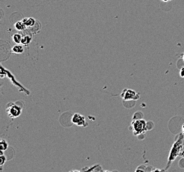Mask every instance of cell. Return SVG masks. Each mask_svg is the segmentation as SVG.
I'll list each match as a JSON object with an SVG mask.
<instances>
[{
    "instance_id": "5b68a950",
    "label": "cell",
    "mask_w": 184,
    "mask_h": 172,
    "mask_svg": "<svg viewBox=\"0 0 184 172\" xmlns=\"http://www.w3.org/2000/svg\"><path fill=\"white\" fill-rule=\"evenodd\" d=\"M22 21L27 28L33 27L35 25V24H36V23H37L36 20H35L34 18H33V17H28V18H24Z\"/></svg>"
},
{
    "instance_id": "30bf717a",
    "label": "cell",
    "mask_w": 184,
    "mask_h": 172,
    "mask_svg": "<svg viewBox=\"0 0 184 172\" xmlns=\"http://www.w3.org/2000/svg\"><path fill=\"white\" fill-rule=\"evenodd\" d=\"M8 148V144L4 140H2L1 141V150L2 152H4Z\"/></svg>"
},
{
    "instance_id": "ba28073f",
    "label": "cell",
    "mask_w": 184,
    "mask_h": 172,
    "mask_svg": "<svg viewBox=\"0 0 184 172\" xmlns=\"http://www.w3.org/2000/svg\"><path fill=\"white\" fill-rule=\"evenodd\" d=\"M12 51L15 54H21L23 52L24 49L23 47L21 46V45H15L12 48Z\"/></svg>"
},
{
    "instance_id": "52a82bcc",
    "label": "cell",
    "mask_w": 184,
    "mask_h": 172,
    "mask_svg": "<svg viewBox=\"0 0 184 172\" xmlns=\"http://www.w3.org/2000/svg\"><path fill=\"white\" fill-rule=\"evenodd\" d=\"M32 41V37L29 35H24L22 37V39H21V44L23 45H28L31 43Z\"/></svg>"
},
{
    "instance_id": "8992f818",
    "label": "cell",
    "mask_w": 184,
    "mask_h": 172,
    "mask_svg": "<svg viewBox=\"0 0 184 172\" xmlns=\"http://www.w3.org/2000/svg\"><path fill=\"white\" fill-rule=\"evenodd\" d=\"M14 26H15V28L17 30L19 31H22L26 29L27 27L25 26V24H24V23L23 22V21H17L14 24Z\"/></svg>"
},
{
    "instance_id": "8fae6325",
    "label": "cell",
    "mask_w": 184,
    "mask_h": 172,
    "mask_svg": "<svg viewBox=\"0 0 184 172\" xmlns=\"http://www.w3.org/2000/svg\"><path fill=\"white\" fill-rule=\"evenodd\" d=\"M5 160H6V158H5V157L4 156H3V155H2V156H1V166H3V164L5 163Z\"/></svg>"
},
{
    "instance_id": "9a60e30c",
    "label": "cell",
    "mask_w": 184,
    "mask_h": 172,
    "mask_svg": "<svg viewBox=\"0 0 184 172\" xmlns=\"http://www.w3.org/2000/svg\"><path fill=\"white\" fill-rule=\"evenodd\" d=\"M182 129H183V132L184 133V124H183V126H182Z\"/></svg>"
},
{
    "instance_id": "5bb4252c",
    "label": "cell",
    "mask_w": 184,
    "mask_h": 172,
    "mask_svg": "<svg viewBox=\"0 0 184 172\" xmlns=\"http://www.w3.org/2000/svg\"><path fill=\"white\" fill-rule=\"evenodd\" d=\"M162 1H163L164 2H170L171 0H162Z\"/></svg>"
},
{
    "instance_id": "3957f363",
    "label": "cell",
    "mask_w": 184,
    "mask_h": 172,
    "mask_svg": "<svg viewBox=\"0 0 184 172\" xmlns=\"http://www.w3.org/2000/svg\"><path fill=\"white\" fill-rule=\"evenodd\" d=\"M72 122L74 124L76 125L77 126H83V127H84V126H86V125H87L85 117H84V116L81 115L78 113H76L72 116Z\"/></svg>"
},
{
    "instance_id": "6da1fadb",
    "label": "cell",
    "mask_w": 184,
    "mask_h": 172,
    "mask_svg": "<svg viewBox=\"0 0 184 172\" xmlns=\"http://www.w3.org/2000/svg\"><path fill=\"white\" fill-rule=\"evenodd\" d=\"M132 127L134 135H142L146 131L147 123L143 119H135L132 122Z\"/></svg>"
},
{
    "instance_id": "7a4b0ae2",
    "label": "cell",
    "mask_w": 184,
    "mask_h": 172,
    "mask_svg": "<svg viewBox=\"0 0 184 172\" xmlns=\"http://www.w3.org/2000/svg\"><path fill=\"white\" fill-rule=\"evenodd\" d=\"M7 113L11 118L19 117L21 113V109L14 103H9L7 106Z\"/></svg>"
},
{
    "instance_id": "2e32d148",
    "label": "cell",
    "mask_w": 184,
    "mask_h": 172,
    "mask_svg": "<svg viewBox=\"0 0 184 172\" xmlns=\"http://www.w3.org/2000/svg\"><path fill=\"white\" fill-rule=\"evenodd\" d=\"M182 57H183V59L184 60V54H183V56H182Z\"/></svg>"
},
{
    "instance_id": "7c38bea8",
    "label": "cell",
    "mask_w": 184,
    "mask_h": 172,
    "mask_svg": "<svg viewBox=\"0 0 184 172\" xmlns=\"http://www.w3.org/2000/svg\"><path fill=\"white\" fill-rule=\"evenodd\" d=\"M179 166H180V167L184 168V159H182L181 160L179 161Z\"/></svg>"
},
{
    "instance_id": "277c9868",
    "label": "cell",
    "mask_w": 184,
    "mask_h": 172,
    "mask_svg": "<svg viewBox=\"0 0 184 172\" xmlns=\"http://www.w3.org/2000/svg\"><path fill=\"white\" fill-rule=\"evenodd\" d=\"M121 97H123V99L126 101L139 99V96H138L136 92L130 89H125L121 95Z\"/></svg>"
},
{
    "instance_id": "4fadbf2b",
    "label": "cell",
    "mask_w": 184,
    "mask_h": 172,
    "mask_svg": "<svg viewBox=\"0 0 184 172\" xmlns=\"http://www.w3.org/2000/svg\"><path fill=\"white\" fill-rule=\"evenodd\" d=\"M179 74H180V76H181L182 78H184V67L182 68L181 69V70H180Z\"/></svg>"
},
{
    "instance_id": "9c48e42d",
    "label": "cell",
    "mask_w": 184,
    "mask_h": 172,
    "mask_svg": "<svg viewBox=\"0 0 184 172\" xmlns=\"http://www.w3.org/2000/svg\"><path fill=\"white\" fill-rule=\"evenodd\" d=\"M22 35L19 33H15L13 36V41L17 44L21 43V39H22Z\"/></svg>"
}]
</instances>
